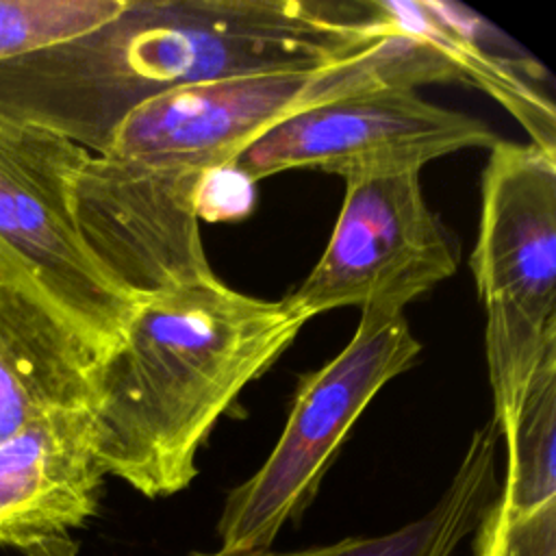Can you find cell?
<instances>
[{
    "mask_svg": "<svg viewBox=\"0 0 556 556\" xmlns=\"http://www.w3.org/2000/svg\"><path fill=\"white\" fill-rule=\"evenodd\" d=\"M456 80L430 48L391 33L337 63L237 74L161 93L132 109L102 154L74 176L80 237L130 300L213 278L198 195L204 178L282 119L363 91Z\"/></svg>",
    "mask_w": 556,
    "mask_h": 556,
    "instance_id": "6da1fadb",
    "label": "cell"
},
{
    "mask_svg": "<svg viewBox=\"0 0 556 556\" xmlns=\"http://www.w3.org/2000/svg\"><path fill=\"white\" fill-rule=\"evenodd\" d=\"M391 33L374 0H126L80 37L0 61V115L102 154L119 122L161 93L337 63Z\"/></svg>",
    "mask_w": 556,
    "mask_h": 556,
    "instance_id": "7a4b0ae2",
    "label": "cell"
},
{
    "mask_svg": "<svg viewBox=\"0 0 556 556\" xmlns=\"http://www.w3.org/2000/svg\"><path fill=\"white\" fill-rule=\"evenodd\" d=\"M304 324L285 300L245 295L217 276L135 300L93 371L89 410L106 476L150 500L187 489L217 419Z\"/></svg>",
    "mask_w": 556,
    "mask_h": 556,
    "instance_id": "3957f363",
    "label": "cell"
},
{
    "mask_svg": "<svg viewBox=\"0 0 556 556\" xmlns=\"http://www.w3.org/2000/svg\"><path fill=\"white\" fill-rule=\"evenodd\" d=\"M489 150L471 269L502 432L536 374L556 358V156L504 139Z\"/></svg>",
    "mask_w": 556,
    "mask_h": 556,
    "instance_id": "277c9868",
    "label": "cell"
},
{
    "mask_svg": "<svg viewBox=\"0 0 556 556\" xmlns=\"http://www.w3.org/2000/svg\"><path fill=\"white\" fill-rule=\"evenodd\" d=\"M404 313L363 308L352 341L306 374L267 460L224 500L215 532L219 552L274 547L315 500L348 432L376 393L419 356Z\"/></svg>",
    "mask_w": 556,
    "mask_h": 556,
    "instance_id": "5b68a950",
    "label": "cell"
},
{
    "mask_svg": "<svg viewBox=\"0 0 556 556\" xmlns=\"http://www.w3.org/2000/svg\"><path fill=\"white\" fill-rule=\"evenodd\" d=\"M89 152L46 128L0 115V276L70 319L102 354L132 300L87 250L72 204Z\"/></svg>",
    "mask_w": 556,
    "mask_h": 556,
    "instance_id": "8992f818",
    "label": "cell"
},
{
    "mask_svg": "<svg viewBox=\"0 0 556 556\" xmlns=\"http://www.w3.org/2000/svg\"><path fill=\"white\" fill-rule=\"evenodd\" d=\"M456 267L458 243L426 204L419 172L356 176L321 258L285 302L306 321L341 306L404 313Z\"/></svg>",
    "mask_w": 556,
    "mask_h": 556,
    "instance_id": "52a82bcc",
    "label": "cell"
},
{
    "mask_svg": "<svg viewBox=\"0 0 556 556\" xmlns=\"http://www.w3.org/2000/svg\"><path fill=\"white\" fill-rule=\"evenodd\" d=\"M495 132L480 119L389 87L304 109L250 143L232 163L256 182L287 169L313 167L343 180L419 172L465 148H491Z\"/></svg>",
    "mask_w": 556,
    "mask_h": 556,
    "instance_id": "ba28073f",
    "label": "cell"
},
{
    "mask_svg": "<svg viewBox=\"0 0 556 556\" xmlns=\"http://www.w3.org/2000/svg\"><path fill=\"white\" fill-rule=\"evenodd\" d=\"M104 467L89 406L48 413L0 441V547L65 536L98 515Z\"/></svg>",
    "mask_w": 556,
    "mask_h": 556,
    "instance_id": "9c48e42d",
    "label": "cell"
},
{
    "mask_svg": "<svg viewBox=\"0 0 556 556\" xmlns=\"http://www.w3.org/2000/svg\"><path fill=\"white\" fill-rule=\"evenodd\" d=\"M380 20L439 54L456 74L495 98L532 143L556 156V106L543 65L476 11L443 0H374Z\"/></svg>",
    "mask_w": 556,
    "mask_h": 556,
    "instance_id": "30bf717a",
    "label": "cell"
},
{
    "mask_svg": "<svg viewBox=\"0 0 556 556\" xmlns=\"http://www.w3.org/2000/svg\"><path fill=\"white\" fill-rule=\"evenodd\" d=\"M100 356L54 306L0 276V441L48 413L91 406Z\"/></svg>",
    "mask_w": 556,
    "mask_h": 556,
    "instance_id": "8fae6325",
    "label": "cell"
},
{
    "mask_svg": "<svg viewBox=\"0 0 556 556\" xmlns=\"http://www.w3.org/2000/svg\"><path fill=\"white\" fill-rule=\"evenodd\" d=\"M500 428L491 417L478 428L452 476V482L430 510L421 517L374 536H348L328 545L300 549H258V552H200L185 556H454L460 543L473 534L484 513L500 491L497 445Z\"/></svg>",
    "mask_w": 556,
    "mask_h": 556,
    "instance_id": "7c38bea8",
    "label": "cell"
},
{
    "mask_svg": "<svg viewBox=\"0 0 556 556\" xmlns=\"http://www.w3.org/2000/svg\"><path fill=\"white\" fill-rule=\"evenodd\" d=\"M506 476L497 497L517 515L556 502V358L532 380L519 408L500 432Z\"/></svg>",
    "mask_w": 556,
    "mask_h": 556,
    "instance_id": "4fadbf2b",
    "label": "cell"
},
{
    "mask_svg": "<svg viewBox=\"0 0 556 556\" xmlns=\"http://www.w3.org/2000/svg\"><path fill=\"white\" fill-rule=\"evenodd\" d=\"M126 0H0V61L80 37L113 20Z\"/></svg>",
    "mask_w": 556,
    "mask_h": 556,
    "instance_id": "5bb4252c",
    "label": "cell"
},
{
    "mask_svg": "<svg viewBox=\"0 0 556 556\" xmlns=\"http://www.w3.org/2000/svg\"><path fill=\"white\" fill-rule=\"evenodd\" d=\"M473 556H556V502L517 515L495 497L473 530Z\"/></svg>",
    "mask_w": 556,
    "mask_h": 556,
    "instance_id": "9a60e30c",
    "label": "cell"
},
{
    "mask_svg": "<svg viewBox=\"0 0 556 556\" xmlns=\"http://www.w3.org/2000/svg\"><path fill=\"white\" fill-rule=\"evenodd\" d=\"M252 180H248L237 167H222L211 172L198 195L200 219H235L250 211L252 206Z\"/></svg>",
    "mask_w": 556,
    "mask_h": 556,
    "instance_id": "2e32d148",
    "label": "cell"
},
{
    "mask_svg": "<svg viewBox=\"0 0 556 556\" xmlns=\"http://www.w3.org/2000/svg\"><path fill=\"white\" fill-rule=\"evenodd\" d=\"M24 556H78V541H74L70 534L65 536H50L43 541H37L22 549Z\"/></svg>",
    "mask_w": 556,
    "mask_h": 556,
    "instance_id": "e0dca14e",
    "label": "cell"
}]
</instances>
